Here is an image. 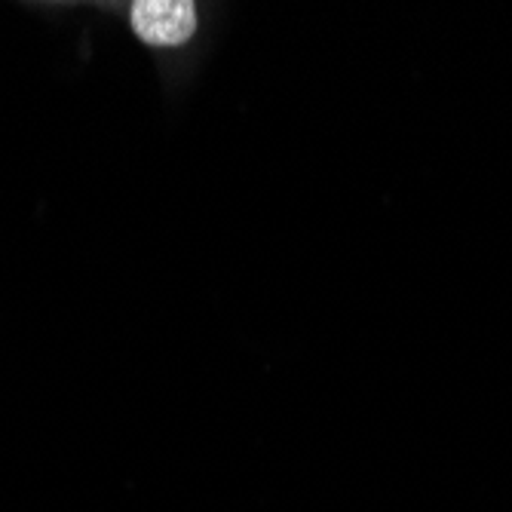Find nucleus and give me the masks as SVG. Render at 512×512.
Listing matches in <instances>:
<instances>
[{"label": "nucleus", "mask_w": 512, "mask_h": 512, "mask_svg": "<svg viewBox=\"0 0 512 512\" xmlns=\"http://www.w3.org/2000/svg\"><path fill=\"white\" fill-rule=\"evenodd\" d=\"M132 28L151 46H175L194 34L197 10L184 0H145L132 7Z\"/></svg>", "instance_id": "f257e3e1"}]
</instances>
